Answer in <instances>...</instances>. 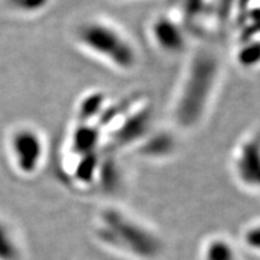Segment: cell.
<instances>
[{
  "label": "cell",
  "instance_id": "6da1fadb",
  "mask_svg": "<svg viewBox=\"0 0 260 260\" xmlns=\"http://www.w3.org/2000/svg\"><path fill=\"white\" fill-rule=\"evenodd\" d=\"M219 71L218 59L210 52L191 59L174 106V118L181 128L191 129L201 122L212 103Z\"/></svg>",
  "mask_w": 260,
  "mask_h": 260
},
{
  "label": "cell",
  "instance_id": "7a4b0ae2",
  "mask_svg": "<svg viewBox=\"0 0 260 260\" xmlns=\"http://www.w3.org/2000/svg\"><path fill=\"white\" fill-rule=\"evenodd\" d=\"M77 45L109 67L121 73L133 71L139 64V51L126 32L111 21L89 18L75 30Z\"/></svg>",
  "mask_w": 260,
  "mask_h": 260
},
{
  "label": "cell",
  "instance_id": "3957f363",
  "mask_svg": "<svg viewBox=\"0 0 260 260\" xmlns=\"http://www.w3.org/2000/svg\"><path fill=\"white\" fill-rule=\"evenodd\" d=\"M98 230L105 241L139 255L153 256L160 249V243L153 234L117 209L103 211Z\"/></svg>",
  "mask_w": 260,
  "mask_h": 260
},
{
  "label": "cell",
  "instance_id": "277c9868",
  "mask_svg": "<svg viewBox=\"0 0 260 260\" xmlns=\"http://www.w3.org/2000/svg\"><path fill=\"white\" fill-rule=\"evenodd\" d=\"M232 169L240 186L260 194V129L240 141L234 151Z\"/></svg>",
  "mask_w": 260,
  "mask_h": 260
},
{
  "label": "cell",
  "instance_id": "5b68a950",
  "mask_svg": "<svg viewBox=\"0 0 260 260\" xmlns=\"http://www.w3.org/2000/svg\"><path fill=\"white\" fill-rule=\"evenodd\" d=\"M11 153L18 171L32 175L44 161L46 153L45 140L37 129L22 126L16 130L11 139Z\"/></svg>",
  "mask_w": 260,
  "mask_h": 260
},
{
  "label": "cell",
  "instance_id": "8992f818",
  "mask_svg": "<svg viewBox=\"0 0 260 260\" xmlns=\"http://www.w3.org/2000/svg\"><path fill=\"white\" fill-rule=\"evenodd\" d=\"M149 37L154 46L168 56H177L186 50L188 40L184 29L169 16H158L149 24Z\"/></svg>",
  "mask_w": 260,
  "mask_h": 260
},
{
  "label": "cell",
  "instance_id": "52a82bcc",
  "mask_svg": "<svg viewBox=\"0 0 260 260\" xmlns=\"http://www.w3.org/2000/svg\"><path fill=\"white\" fill-rule=\"evenodd\" d=\"M205 258L206 260H235V252L225 240L214 239L207 245Z\"/></svg>",
  "mask_w": 260,
  "mask_h": 260
},
{
  "label": "cell",
  "instance_id": "ba28073f",
  "mask_svg": "<svg viewBox=\"0 0 260 260\" xmlns=\"http://www.w3.org/2000/svg\"><path fill=\"white\" fill-rule=\"evenodd\" d=\"M237 61L242 68L254 69L260 65V40L251 41L237 52Z\"/></svg>",
  "mask_w": 260,
  "mask_h": 260
},
{
  "label": "cell",
  "instance_id": "9c48e42d",
  "mask_svg": "<svg viewBox=\"0 0 260 260\" xmlns=\"http://www.w3.org/2000/svg\"><path fill=\"white\" fill-rule=\"evenodd\" d=\"M245 242L249 248L260 252V223L254 224L246 230Z\"/></svg>",
  "mask_w": 260,
  "mask_h": 260
}]
</instances>
